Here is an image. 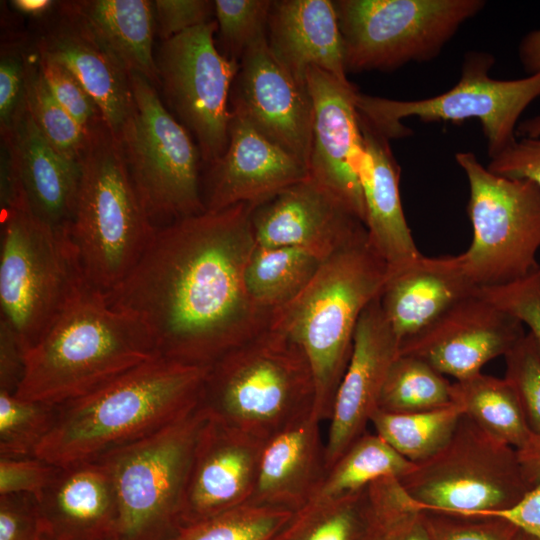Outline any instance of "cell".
<instances>
[{"mask_svg":"<svg viewBox=\"0 0 540 540\" xmlns=\"http://www.w3.org/2000/svg\"><path fill=\"white\" fill-rule=\"evenodd\" d=\"M254 208L237 204L156 229L130 272L104 293L144 324L160 357L211 366L268 327L271 313L254 303L244 279L256 247Z\"/></svg>","mask_w":540,"mask_h":540,"instance_id":"1","label":"cell"},{"mask_svg":"<svg viewBox=\"0 0 540 540\" xmlns=\"http://www.w3.org/2000/svg\"><path fill=\"white\" fill-rule=\"evenodd\" d=\"M210 366L157 356L58 406L35 456L58 467L96 461L181 418L200 402Z\"/></svg>","mask_w":540,"mask_h":540,"instance_id":"2","label":"cell"},{"mask_svg":"<svg viewBox=\"0 0 540 540\" xmlns=\"http://www.w3.org/2000/svg\"><path fill=\"white\" fill-rule=\"evenodd\" d=\"M157 356L144 324L86 283L25 353L15 395L59 406Z\"/></svg>","mask_w":540,"mask_h":540,"instance_id":"3","label":"cell"},{"mask_svg":"<svg viewBox=\"0 0 540 540\" xmlns=\"http://www.w3.org/2000/svg\"><path fill=\"white\" fill-rule=\"evenodd\" d=\"M388 267L367 234L325 259L307 286L274 310L268 327L297 343L310 363L313 414L329 420L339 383L366 307L379 297Z\"/></svg>","mask_w":540,"mask_h":540,"instance_id":"4","label":"cell"},{"mask_svg":"<svg viewBox=\"0 0 540 540\" xmlns=\"http://www.w3.org/2000/svg\"><path fill=\"white\" fill-rule=\"evenodd\" d=\"M69 227L86 283L106 293L134 267L151 241V223L117 137L103 121L89 132Z\"/></svg>","mask_w":540,"mask_h":540,"instance_id":"5","label":"cell"},{"mask_svg":"<svg viewBox=\"0 0 540 540\" xmlns=\"http://www.w3.org/2000/svg\"><path fill=\"white\" fill-rule=\"evenodd\" d=\"M314 402L306 354L267 327L210 366L199 404L208 417L265 441L313 413Z\"/></svg>","mask_w":540,"mask_h":540,"instance_id":"6","label":"cell"},{"mask_svg":"<svg viewBox=\"0 0 540 540\" xmlns=\"http://www.w3.org/2000/svg\"><path fill=\"white\" fill-rule=\"evenodd\" d=\"M86 284L69 232L17 203L2 206L0 320L26 353Z\"/></svg>","mask_w":540,"mask_h":540,"instance_id":"7","label":"cell"},{"mask_svg":"<svg viewBox=\"0 0 540 540\" xmlns=\"http://www.w3.org/2000/svg\"><path fill=\"white\" fill-rule=\"evenodd\" d=\"M130 79L134 104L117 139L151 223L158 229L205 212L197 144L151 82L138 74Z\"/></svg>","mask_w":540,"mask_h":540,"instance_id":"8","label":"cell"},{"mask_svg":"<svg viewBox=\"0 0 540 540\" xmlns=\"http://www.w3.org/2000/svg\"><path fill=\"white\" fill-rule=\"evenodd\" d=\"M206 419L198 404L159 431L99 459L116 490L119 540H167L180 527L192 456Z\"/></svg>","mask_w":540,"mask_h":540,"instance_id":"9","label":"cell"},{"mask_svg":"<svg viewBox=\"0 0 540 540\" xmlns=\"http://www.w3.org/2000/svg\"><path fill=\"white\" fill-rule=\"evenodd\" d=\"M494 64L495 58L489 52H467L458 82L425 99L395 100L357 91L358 113L388 140L412 134L402 123L405 118L416 117L423 122L477 119L491 159L516 141L521 114L540 97V72L521 79L499 80L490 76Z\"/></svg>","mask_w":540,"mask_h":540,"instance_id":"10","label":"cell"},{"mask_svg":"<svg viewBox=\"0 0 540 540\" xmlns=\"http://www.w3.org/2000/svg\"><path fill=\"white\" fill-rule=\"evenodd\" d=\"M469 184L473 228L462 253L470 278L480 288L512 283L540 269V189L528 179L490 171L473 152L455 154Z\"/></svg>","mask_w":540,"mask_h":540,"instance_id":"11","label":"cell"},{"mask_svg":"<svg viewBox=\"0 0 540 540\" xmlns=\"http://www.w3.org/2000/svg\"><path fill=\"white\" fill-rule=\"evenodd\" d=\"M346 73L392 71L436 58L483 0L333 1Z\"/></svg>","mask_w":540,"mask_h":540,"instance_id":"12","label":"cell"},{"mask_svg":"<svg viewBox=\"0 0 540 540\" xmlns=\"http://www.w3.org/2000/svg\"><path fill=\"white\" fill-rule=\"evenodd\" d=\"M398 481L419 509L464 516L507 508L532 487L517 449L464 415L447 445Z\"/></svg>","mask_w":540,"mask_h":540,"instance_id":"13","label":"cell"},{"mask_svg":"<svg viewBox=\"0 0 540 540\" xmlns=\"http://www.w3.org/2000/svg\"><path fill=\"white\" fill-rule=\"evenodd\" d=\"M216 31L215 20L191 28L163 41L156 57L165 99L210 165L228 145L230 91L239 69L218 49Z\"/></svg>","mask_w":540,"mask_h":540,"instance_id":"14","label":"cell"},{"mask_svg":"<svg viewBox=\"0 0 540 540\" xmlns=\"http://www.w3.org/2000/svg\"><path fill=\"white\" fill-rule=\"evenodd\" d=\"M230 110L308 168L313 105L307 85L297 82L272 56L266 38L239 62Z\"/></svg>","mask_w":540,"mask_h":540,"instance_id":"15","label":"cell"},{"mask_svg":"<svg viewBox=\"0 0 540 540\" xmlns=\"http://www.w3.org/2000/svg\"><path fill=\"white\" fill-rule=\"evenodd\" d=\"M525 334L520 320L477 291L400 344L398 353L416 357L459 381L505 356Z\"/></svg>","mask_w":540,"mask_h":540,"instance_id":"16","label":"cell"},{"mask_svg":"<svg viewBox=\"0 0 540 540\" xmlns=\"http://www.w3.org/2000/svg\"><path fill=\"white\" fill-rule=\"evenodd\" d=\"M313 105L309 175L365 224L359 169L365 147L355 103L357 88L317 67L306 74Z\"/></svg>","mask_w":540,"mask_h":540,"instance_id":"17","label":"cell"},{"mask_svg":"<svg viewBox=\"0 0 540 540\" xmlns=\"http://www.w3.org/2000/svg\"><path fill=\"white\" fill-rule=\"evenodd\" d=\"M257 246L296 247L324 261L367 234L365 224L310 175L254 208Z\"/></svg>","mask_w":540,"mask_h":540,"instance_id":"18","label":"cell"},{"mask_svg":"<svg viewBox=\"0 0 540 540\" xmlns=\"http://www.w3.org/2000/svg\"><path fill=\"white\" fill-rule=\"evenodd\" d=\"M2 206L17 203L50 227L69 232L79 189L80 162L56 151L29 112L5 136Z\"/></svg>","mask_w":540,"mask_h":540,"instance_id":"19","label":"cell"},{"mask_svg":"<svg viewBox=\"0 0 540 540\" xmlns=\"http://www.w3.org/2000/svg\"><path fill=\"white\" fill-rule=\"evenodd\" d=\"M399 346L378 297L359 319L350 360L335 394L325 442L326 472L367 432Z\"/></svg>","mask_w":540,"mask_h":540,"instance_id":"20","label":"cell"},{"mask_svg":"<svg viewBox=\"0 0 540 540\" xmlns=\"http://www.w3.org/2000/svg\"><path fill=\"white\" fill-rule=\"evenodd\" d=\"M264 441L207 416L194 448L180 526L247 504Z\"/></svg>","mask_w":540,"mask_h":540,"instance_id":"21","label":"cell"},{"mask_svg":"<svg viewBox=\"0 0 540 540\" xmlns=\"http://www.w3.org/2000/svg\"><path fill=\"white\" fill-rule=\"evenodd\" d=\"M210 166L204 205L211 212L257 207L309 176L306 165L232 112L227 148Z\"/></svg>","mask_w":540,"mask_h":540,"instance_id":"22","label":"cell"},{"mask_svg":"<svg viewBox=\"0 0 540 540\" xmlns=\"http://www.w3.org/2000/svg\"><path fill=\"white\" fill-rule=\"evenodd\" d=\"M478 290L467 272L462 253L442 257L421 255L401 268L388 271L379 303L402 344Z\"/></svg>","mask_w":540,"mask_h":540,"instance_id":"23","label":"cell"},{"mask_svg":"<svg viewBox=\"0 0 540 540\" xmlns=\"http://www.w3.org/2000/svg\"><path fill=\"white\" fill-rule=\"evenodd\" d=\"M36 48L73 74L117 137L134 104L131 75L66 2L61 18Z\"/></svg>","mask_w":540,"mask_h":540,"instance_id":"24","label":"cell"},{"mask_svg":"<svg viewBox=\"0 0 540 540\" xmlns=\"http://www.w3.org/2000/svg\"><path fill=\"white\" fill-rule=\"evenodd\" d=\"M36 501L41 524L55 540H103L118 535L116 490L102 461L60 467Z\"/></svg>","mask_w":540,"mask_h":540,"instance_id":"25","label":"cell"},{"mask_svg":"<svg viewBox=\"0 0 540 540\" xmlns=\"http://www.w3.org/2000/svg\"><path fill=\"white\" fill-rule=\"evenodd\" d=\"M320 423L310 413L264 441L248 503L295 513L311 501L326 474Z\"/></svg>","mask_w":540,"mask_h":540,"instance_id":"26","label":"cell"},{"mask_svg":"<svg viewBox=\"0 0 540 540\" xmlns=\"http://www.w3.org/2000/svg\"><path fill=\"white\" fill-rule=\"evenodd\" d=\"M266 41L276 61L302 85L311 67L349 82L333 1H272Z\"/></svg>","mask_w":540,"mask_h":540,"instance_id":"27","label":"cell"},{"mask_svg":"<svg viewBox=\"0 0 540 540\" xmlns=\"http://www.w3.org/2000/svg\"><path fill=\"white\" fill-rule=\"evenodd\" d=\"M359 122L365 147L359 178L367 239L386 263L388 271H392L413 262L422 254L404 215L399 188L400 167L390 148V140L360 115Z\"/></svg>","mask_w":540,"mask_h":540,"instance_id":"28","label":"cell"},{"mask_svg":"<svg viewBox=\"0 0 540 540\" xmlns=\"http://www.w3.org/2000/svg\"><path fill=\"white\" fill-rule=\"evenodd\" d=\"M126 71L159 84L153 55L154 6L147 0L66 2Z\"/></svg>","mask_w":540,"mask_h":540,"instance_id":"29","label":"cell"},{"mask_svg":"<svg viewBox=\"0 0 540 540\" xmlns=\"http://www.w3.org/2000/svg\"><path fill=\"white\" fill-rule=\"evenodd\" d=\"M453 403L487 434L517 450L532 435L517 395L505 378L478 373L455 381Z\"/></svg>","mask_w":540,"mask_h":540,"instance_id":"30","label":"cell"},{"mask_svg":"<svg viewBox=\"0 0 540 540\" xmlns=\"http://www.w3.org/2000/svg\"><path fill=\"white\" fill-rule=\"evenodd\" d=\"M323 261L296 247H255L245 269L249 296L272 313L294 299L311 281Z\"/></svg>","mask_w":540,"mask_h":540,"instance_id":"31","label":"cell"},{"mask_svg":"<svg viewBox=\"0 0 540 540\" xmlns=\"http://www.w3.org/2000/svg\"><path fill=\"white\" fill-rule=\"evenodd\" d=\"M413 465L376 433L366 432L326 472L308 504L360 492L383 478L400 479Z\"/></svg>","mask_w":540,"mask_h":540,"instance_id":"32","label":"cell"},{"mask_svg":"<svg viewBox=\"0 0 540 540\" xmlns=\"http://www.w3.org/2000/svg\"><path fill=\"white\" fill-rule=\"evenodd\" d=\"M463 413L456 404L420 412L391 413L378 409L375 433L408 461L417 464L441 451L452 438Z\"/></svg>","mask_w":540,"mask_h":540,"instance_id":"33","label":"cell"},{"mask_svg":"<svg viewBox=\"0 0 540 540\" xmlns=\"http://www.w3.org/2000/svg\"><path fill=\"white\" fill-rule=\"evenodd\" d=\"M368 487L335 500L307 504L293 514L278 540H367Z\"/></svg>","mask_w":540,"mask_h":540,"instance_id":"34","label":"cell"},{"mask_svg":"<svg viewBox=\"0 0 540 540\" xmlns=\"http://www.w3.org/2000/svg\"><path fill=\"white\" fill-rule=\"evenodd\" d=\"M453 404V383L426 362L399 354L392 362L379 399L380 410L411 413Z\"/></svg>","mask_w":540,"mask_h":540,"instance_id":"35","label":"cell"},{"mask_svg":"<svg viewBox=\"0 0 540 540\" xmlns=\"http://www.w3.org/2000/svg\"><path fill=\"white\" fill-rule=\"evenodd\" d=\"M293 514L285 509L247 503L182 525L167 540H278Z\"/></svg>","mask_w":540,"mask_h":540,"instance_id":"36","label":"cell"},{"mask_svg":"<svg viewBox=\"0 0 540 540\" xmlns=\"http://www.w3.org/2000/svg\"><path fill=\"white\" fill-rule=\"evenodd\" d=\"M26 109L48 143L64 157L79 162L89 138L51 93L38 58L26 59Z\"/></svg>","mask_w":540,"mask_h":540,"instance_id":"37","label":"cell"},{"mask_svg":"<svg viewBox=\"0 0 540 540\" xmlns=\"http://www.w3.org/2000/svg\"><path fill=\"white\" fill-rule=\"evenodd\" d=\"M370 526L367 540H433L424 513L397 478L387 477L368 487Z\"/></svg>","mask_w":540,"mask_h":540,"instance_id":"38","label":"cell"},{"mask_svg":"<svg viewBox=\"0 0 540 540\" xmlns=\"http://www.w3.org/2000/svg\"><path fill=\"white\" fill-rule=\"evenodd\" d=\"M58 406L0 390V457H31L51 431Z\"/></svg>","mask_w":540,"mask_h":540,"instance_id":"39","label":"cell"},{"mask_svg":"<svg viewBox=\"0 0 540 540\" xmlns=\"http://www.w3.org/2000/svg\"><path fill=\"white\" fill-rule=\"evenodd\" d=\"M272 0H215L214 14L224 55L240 62L245 52L266 38Z\"/></svg>","mask_w":540,"mask_h":540,"instance_id":"40","label":"cell"},{"mask_svg":"<svg viewBox=\"0 0 540 540\" xmlns=\"http://www.w3.org/2000/svg\"><path fill=\"white\" fill-rule=\"evenodd\" d=\"M504 358V378L517 395L531 433L540 435V355L531 336L525 334Z\"/></svg>","mask_w":540,"mask_h":540,"instance_id":"41","label":"cell"},{"mask_svg":"<svg viewBox=\"0 0 540 540\" xmlns=\"http://www.w3.org/2000/svg\"><path fill=\"white\" fill-rule=\"evenodd\" d=\"M36 55L51 93L85 131L104 121L96 102L69 70L43 54Z\"/></svg>","mask_w":540,"mask_h":540,"instance_id":"42","label":"cell"},{"mask_svg":"<svg viewBox=\"0 0 540 540\" xmlns=\"http://www.w3.org/2000/svg\"><path fill=\"white\" fill-rule=\"evenodd\" d=\"M478 292L529 328L528 334L540 355V271L505 285L480 288Z\"/></svg>","mask_w":540,"mask_h":540,"instance_id":"43","label":"cell"},{"mask_svg":"<svg viewBox=\"0 0 540 540\" xmlns=\"http://www.w3.org/2000/svg\"><path fill=\"white\" fill-rule=\"evenodd\" d=\"M423 513L433 540H514L519 531L496 517Z\"/></svg>","mask_w":540,"mask_h":540,"instance_id":"44","label":"cell"},{"mask_svg":"<svg viewBox=\"0 0 540 540\" xmlns=\"http://www.w3.org/2000/svg\"><path fill=\"white\" fill-rule=\"evenodd\" d=\"M59 469L37 456L0 457V495L28 494L38 499Z\"/></svg>","mask_w":540,"mask_h":540,"instance_id":"45","label":"cell"},{"mask_svg":"<svg viewBox=\"0 0 540 540\" xmlns=\"http://www.w3.org/2000/svg\"><path fill=\"white\" fill-rule=\"evenodd\" d=\"M26 111V60L21 53L2 50L0 60V124L7 135Z\"/></svg>","mask_w":540,"mask_h":540,"instance_id":"46","label":"cell"},{"mask_svg":"<svg viewBox=\"0 0 540 540\" xmlns=\"http://www.w3.org/2000/svg\"><path fill=\"white\" fill-rule=\"evenodd\" d=\"M153 6L162 41L211 22L214 13V1L208 0H156Z\"/></svg>","mask_w":540,"mask_h":540,"instance_id":"47","label":"cell"},{"mask_svg":"<svg viewBox=\"0 0 540 540\" xmlns=\"http://www.w3.org/2000/svg\"><path fill=\"white\" fill-rule=\"evenodd\" d=\"M40 526L34 496L0 495V540H36Z\"/></svg>","mask_w":540,"mask_h":540,"instance_id":"48","label":"cell"},{"mask_svg":"<svg viewBox=\"0 0 540 540\" xmlns=\"http://www.w3.org/2000/svg\"><path fill=\"white\" fill-rule=\"evenodd\" d=\"M487 168L506 177L528 179L540 189V138L516 139L491 158Z\"/></svg>","mask_w":540,"mask_h":540,"instance_id":"49","label":"cell"},{"mask_svg":"<svg viewBox=\"0 0 540 540\" xmlns=\"http://www.w3.org/2000/svg\"><path fill=\"white\" fill-rule=\"evenodd\" d=\"M473 516L496 517L503 519L519 531L540 540V480L513 505L495 511L483 512Z\"/></svg>","mask_w":540,"mask_h":540,"instance_id":"50","label":"cell"},{"mask_svg":"<svg viewBox=\"0 0 540 540\" xmlns=\"http://www.w3.org/2000/svg\"><path fill=\"white\" fill-rule=\"evenodd\" d=\"M24 356L12 330L0 320V390L15 394L24 373Z\"/></svg>","mask_w":540,"mask_h":540,"instance_id":"51","label":"cell"},{"mask_svg":"<svg viewBox=\"0 0 540 540\" xmlns=\"http://www.w3.org/2000/svg\"><path fill=\"white\" fill-rule=\"evenodd\" d=\"M517 453L524 476L532 486L540 480V435L532 434Z\"/></svg>","mask_w":540,"mask_h":540,"instance_id":"52","label":"cell"},{"mask_svg":"<svg viewBox=\"0 0 540 540\" xmlns=\"http://www.w3.org/2000/svg\"><path fill=\"white\" fill-rule=\"evenodd\" d=\"M518 56L525 72H540V28L530 31L519 43Z\"/></svg>","mask_w":540,"mask_h":540,"instance_id":"53","label":"cell"},{"mask_svg":"<svg viewBox=\"0 0 540 540\" xmlns=\"http://www.w3.org/2000/svg\"><path fill=\"white\" fill-rule=\"evenodd\" d=\"M10 3L18 12L33 17L43 16L54 4L50 0H13Z\"/></svg>","mask_w":540,"mask_h":540,"instance_id":"54","label":"cell"},{"mask_svg":"<svg viewBox=\"0 0 540 540\" xmlns=\"http://www.w3.org/2000/svg\"><path fill=\"white\" fill-rule=\"evenodd\" d=\"M517 135L521 138H540V114L519 122Z\"/></svg>","mask_w":540,"mask_h":540,"instance_id":"55","label":"cell"},{"mask_svg":"<svg viewBox=\"0 0 540 540\" xmlns=\"http://www.w3.org/2000/svg\"><path fill=\"white\" fill-rule=\"evenodd\" d=\"M36 540H55V539L45 530V528L41 524Z\"/></svg>","mask_w":540,"mask_h":540,"instance_id":"56","label":"cell"},{"mask_svg":"<svg viewBox=\"0 0 540 540\" xmlns=\"http://www.w3.org/2000/svg\"><path fill=\"white\" fill-rule=\"evenodd\" d=\"M514 540H536L532 536L523 533L521 531H518L517 535L515 536Z\"/></svg>","mask_w":540,"mask_h":540,"instance_id":"57","label":"cell"},{"mask_svg":"<svg viewBox=\"0 0 540 540\" xmlns=\"http://www.w3.org/2000/svg\"><path fill=\"white\" fill-rule=\"evenodd\" d=\"M103 540H119V539H118V535H114Z\"/></svg>","mask_w":540,"mask_h":540,"instance_id":"58","label":"cell"}]
</instances>
